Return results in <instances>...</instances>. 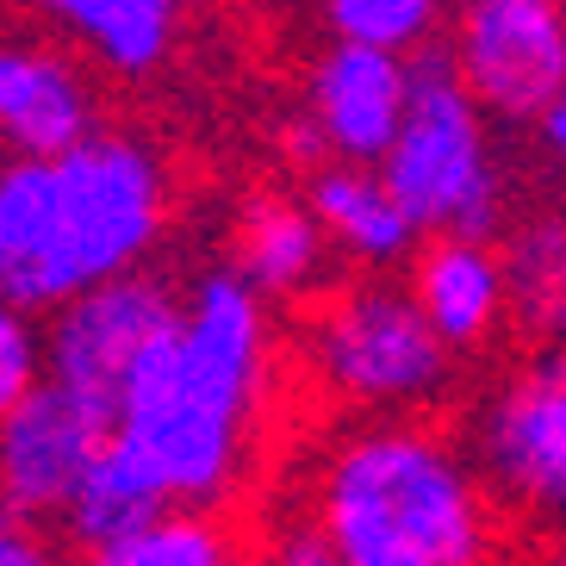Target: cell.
Segmentation results:
<instances>
[{"label":"cell","mask_w":566,"mask_h":566,"mask_svg":"<svg viewBox=\"0 0 566 566\" xmlns=\"http://www.w3.org/2000/svg\"><path fill=\"white\" fill-rule=\"evenodd\" d=\"M423 237H492L504 212L499 163L485 144V106L454 56L411 63V106L392 150L374 163Z\"/></svg>","instance_id":"4"},{"label":"cell","mask_w":566,"mask_h":566,"mask_svg":"<svg viewBox=\"0 0 566 566\" xmlns=\"http://www.w3.org/2000/svg\"><path fill=\"white\" fill-rule=\"evenodd\" d=\"M324 7V25L331 38H349V44H380V51H423L442 19V0H317Z\"/></svg>","instance_id":"19"},{"label":"cell","mask_w":566,"mask_h":566,"mask_svg":"<svg viewBox=\"0 0 566 566\" xmlns=\"http://www.w3.org/2000/svg\"><path fill=\"white\" fill-rule=\"evenodd\" d=\"M38 380H44V343H38L25 305H7L0 312V411L25 399Z\"/></svg>","instance_id":"20"},{"label":"cell","mask_w":566,"mask_h":566,"mask_svg":"<svg viewBox=\"0 0 566 566\" xmlns=\"http://www.w3.org/2000/svg\"><path fill=\"white\" fill-rule=\"evenodd\" d=\"M548 566H566V548H560V554H548Z\"/></svg>","instance_id":"24"},{"label":"cell","mask_w":566,"mask_h":566,"mask_svg":"<svg viewBox=\"0 0 566 566\" xmlns=\"http://www.w3.org/2000/svg\"><path fill=\"white\" fill-rule=\"evenodd\" d=\"M480 461L504 499L566 516V336L492 392L480 423Z\"/></svg>","instance_id":"9"},{"label":"cell","mask_w":566,"mask_h":566,"mask_svg":"<svg viewBox=\"0 0 566 566\" xmlns=\"http://www.w3.org/2000/svg\"><path fill=\"white\" fill-rule=\"evenodd\" d=\"M231 535L218 530L206 511L181 504V511H163L156 523H144L137 535L113 542V548H94L82 566H231Z\"/></svg>","instance_id":"18"},{"label":"cell","mask_w":566,"mask_h":566,"mask_svg":"<svg viewBox=\"0 0 566 566\" xmlns=\"http://www.w3.org/2000/svg\"><path fill=\"white\" fill-rule=\"evenodd\" d=\"M0 566H56V548L44 535L25 530V516H7V535H0Z\"/></svg>","instance_id":"22"},{"label":"cell","mask_w":566,"mask_h":566,"mask_svg":"<svg viewBox=\"0 0 566 566\" xmlns=\"http://www.w3.org/2000/svg\"><path fill=\"white\" fill-rule=\"evenodd\" d=\"M25 7L125 82L156 75L181 32V0H25Z\"/></svg>","instance_id":"13"},{"label":"cell","mask_w":566,"mask_h":566,"mask_svg":"<svg viewBox=\"0 0 566 566\" xmlns=\"http://www.w3.org/2000/svg\"><path fill=\"white\" fill-rule=\"evenodd\" d=\"M454 343L430 324L405 286H349L324 305L312 324V367L317 380L355 405H423L449 380Z\"/></svg>","instance_id":"6"},{"label":"cell","mask_w":566,"mask_h":566,"mask_svg":"<svg viewBox=\"0 0 566 566\" xmlns=\"http://www.w3.org/2000/svg\"><path fill=\"white\" fill-rule=\"evenodd\" d=\"M405 106H411V63L399 51L331 38V51L312 69L305 113L324 125L343 163H380L405 125Z\"/></svg>","instance_id":"10"},{"label":"cell","mask_w":566,"mask_h":566,"mask_svg":"<svg viewBox=\"0 0 566 566\" xmlns=\"http://www.w3.org/2000/svg\"><path fill=\"white\" fill-rule=\"evenodd\" d=\"M461 7H473V0H461Z\"/></svg>","instance_id":"25"},{"label":"cell","mask_w":566,"mask_h":566,"mask_svg":"<svg viewBox=\"0 0 566 566\" xmlns=\"http://www.w3.org/2000/svg\"><path fill=\"white\" fill-rule=\"evenodd\" d=\"M101 132V94L87 69L56 44L0 51V137L13 156H69Z\"/></svg>","instance_id":"11"},{"label":"cell","mask_w":566,"mask_h":566,"mask_svg":"<svg viewBox=\"0 0 566 566\" xmlns=\"http://www.w3.org/2000/svg\"><path fill=\"white\" fill-rule=\"evenodd\" d=\"M268 374V312L243 274H206L181 312V336L137 380L113 423L132 454L175 504H218L243 461V430Z\"/></svg>","instance_id":"2"},{"label":"cell","mask_w":566,"mask_h":566,"mask_svg":"<svg viewBox=\"0 0 566 566\" xmlns=\"http://www.w3.org/2000/svg\"><path fill=\"white\" fill-rule=\"evenodd\" d=\"M317 530L349 566H480V492L436 436L380 423L324 467Z\"/></svg>","instance_id":"3"},{"label":"cell","mask_w":566,"mask_h":566,"mask_svg":"<svg viewBox=\"0 0 566 566\" xmlns=\"http://www.w3.org/2000/svg\"><path fill=\"white\" fill-rule=\"evenodd\" d=\"M542 137H548V150H554V163L566 168V94L548 106V118H542Z\"/></svg>","instance_id":"23"},{"label":"cell","mask_w":566,"mask_h":566,"mask_svg":"<svg viewBox=\"0 0 566 566\" xmlns=\"http://www.w3.org/2000/svg\"><path fill=\"white\" fill-rule=\"evenodd\" d=\"M511 274V317L530 336H566V218H535L504 250Z\"/></svg>","instance_id":"17"},{"label":"cell","mask_w":566,"mask_h":566,"mask_svg":"<svg viewBox=\"0 0 566 566\" xmlns=\"http://www.w3.org/2000/svg\"><path fill=\"white\" fill-rule=\"evenodd\" d=\"M113 423L87 399H75L63 380H44L25 399L7 405L0 417V492H7V516H63L75 499V485L87 480V467L106 454Z\"/></svg>","instance_id":"8"},{"label":"cell","mask_w":566,"mask_h":566,"mask_svg":"<svg viewBox=\"0 0 566 566\" xmlns=\"http://www.w3.org/2000/svg\"><path fill=\"white\" fill-rule=\"evenodd\" d=\"M305 200L324 218V231L343 250H355V262H367V268H399L411 255V243L423 237L374 163H324L312 175Z\"/></svg>","instance_id":"14"},{"label":"cell","mask_w":566,"mask_h":566,"mask_svg":"<svg viewBox=\"0 0 566 566\" xmlns=\"http://www.w3.org/2000/svg\"><path fill=\"white\" fill-rule=\"evenodd\" d=\"M231 250H237V274L262 300H293V293H305L317 281V268H324V218L312 212V200L255 193L237 212Z\"/></svg>","instance_id":"15"},{"label":"cell","mask_w":566,"mask_h":566,"mask_svg":"<svg viewBox=\"0 0 566 566\" xmlns=\"http://www.w3.org/2000/svg\"><path fill=\"white\" fill-rule=\"evenodd\" d=\"M454 69L504 125H542L566 94V0H473L454 32Z\"/></svg>","instance_id":"7"},{"label":"cell","mask_w":566,"mask_h":566,"mask_svg":"<svg viewBox=\"0 0 566 566\" xmlns=\"http://www.w3.org/2000/svg\"><path fill=\"white\" fill-rule=\"evenodd\" d=\"M187 305L150 274H113V281L75 293L69 305L51 312L44 331V374L63 380L75 399H87L106 423H118L125 399L137 380L168 355V343L181 336Z\"/></svg>","instance_id":"5"},{"label":"cell","mask_w":566,"mask_h":566,"mask_svg":"<svg viewBox=\"0 0 566 566\" xmlns=\"http://www.w3.org/2000/svg\"><path fill=\"white\" fill-rule=\"evenodd\" d=\"M411 293L454 349H473L511 312V274L492 237H430L411 268Z\"/></svg>","instance_id":"12"},{"label":"cell","mask_w":566,"mask_h":566,"mask_svg":"<svg viewBox=\"0 0 566 566\" xmlns=\"http://www.w3.org/2000/svg\"><path fill=\"white\" fill-rule=\"evenodd\" d=\"M168 224L163 156L94 132L69 156H13L0 175V293L56 312L75 293L132 274Z\"/></svg>","instance_id":"1"},{"label":"cell","mask_w":566,"mask_h":566,"mask_svg":"<svg viewBox=\"0 0 566 566\" xmlns=\"http://www.w3.org/2000/svg\"><path fill=\"white\" fill-rule=\"evenodd\" d=\"M268 566H349V560L336 554V542L324 530H293L281 548L268 554Z\"/></svg>","instance_id":"21"},{"label":"cell","mask_w":566,"mask_h":566,"mask_svg":"<svg viewBox=\"0 0 566 566\" xmlns=\"http://www.w3.org/2000/svg\"><path fill=\"white\" fill-rule=\"evenodd\" d=\"M163 511H175V499H168L163 485H156L132 454L118 449V442H106V454L87 467V480L75 485V499L63 504L56 523H63L69 548L94 554V548H113V542L137 535L144 523H156Z\"/></svg>","instance_id":"16"},{"label":"cell","mask_w":566,"mask_h":566,"mask_svg":"<svg viewBox=\"0 0 566 566\" xmlns=\"http://www.w3.org/2000/svg\"><path fill=\"white\" fill-rule=\"evenodd\" d=\"M231 566H243V560H231Z\"/></svg>","instance_id":"26"}]
</instances>
